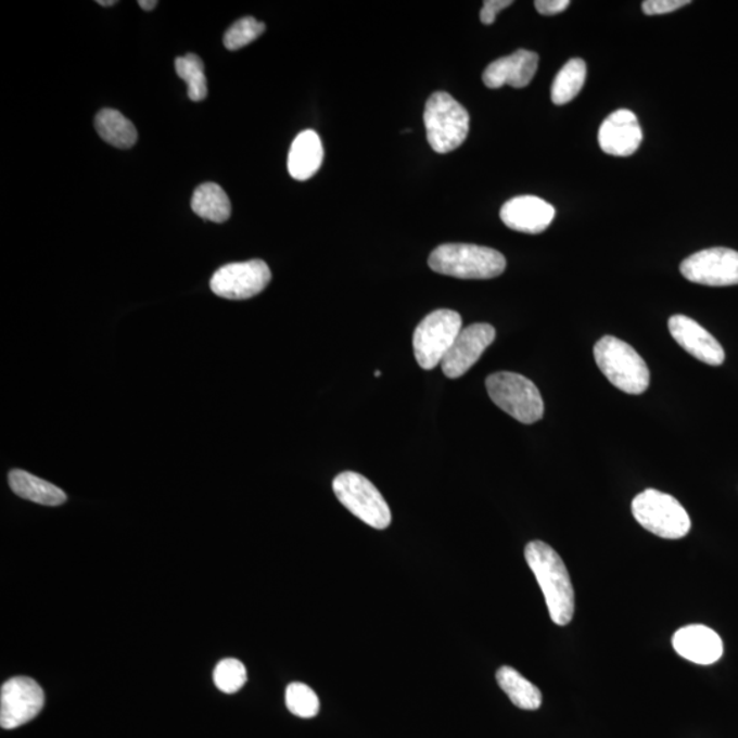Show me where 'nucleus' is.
<instances>
[{
	"mask_svg": "<svg viewBox=\"0 0 738 738\" xmlns=\"http://www.w3.org/2000/svg\"><path fill=\"white\" fill-rule=\"evenodd\" d=\"M525 560L545 595L554 624L568 625L574 614V589L562 558L547 543L535 540L526 545Z\"/></svg>",
	"mask_w": 738,
	"mask_h": 738,
	"instance_id": "obj_1",
	"label": "nucleus"
},
{
	"mask_svg": "<svg viewBox=\"0 0 738 738\" xmlns=\"http://www.w3.org/2000/svg\"><path fill=\"white\" fill-rule=\"evenodd\" d=\"M432 271L458 279H492L504 273L506 258L493 247L472 244H445L431 253Z\"/></svg>",
	"mask_w": 738,
	"mask_h": 738,
	"instance_id": "obj_2",
	"label": "nucleus"
},
{
	"mask_svg": "<svg viewBox=\"0 0 738 738\" xmlns=\"http://www.w3.org/2000/svg\"><path fill=\"white\" fill-rule=\"evenodd\" d=\"M594 356L603 376L621 392L639 395L650 386V369L626 342L606 335L595 345Z\"/></svg>",
	"mask_w": 738,
	"mask_h": 738,
	"instance_id": "obj_3",
	"label": "nucleus"
},
{
	"mask_svg": "<svg viewBox=\"0 0 738 738\" xmlns=\"http://www.w3.org/2000/svg\"><path fill=\"white\" fill-rule=\"evenodd\" d=\"M427 140L437 154H449L467 140L469 114L446 92L432 93L424 110Z\"/></svg>",
	"mask_w": 738,
	"mask_h": 738,
	"instance_id": "obj_4",
	"label": "nucleus"
},
{
	"mask_svg": "<svg viewBox=\"0 0 738 738\" xmlns=\"http://www.w3.org/2000/svg\"><path fill=\"white\" fill-rule=\"evenodd\" d=\"M632 513L642 529L663 539H682L692 525L688 511L676 498L652 488L632 500Z\"/></svg>",
	"mask_w": 738,
	"mask_h": 738,
	"instance_id": "obj_5",
	"label": "nucleus"
},
{
	"mask_svg": "<svg viewBox=\"0 0 738 738\" xmlns=\"http://www.w3.org/2000/svg\"><path fill=\"white\" fill-rule=\"evenodd\" d=\"M486 387L493 403L520 423L534 424L545 415L539 390L519 373H493L487 378Z\"/></svg>",
	"mask_w": 738,
	"mask_h": 738,
	"instance_id": "obj_6",
	"label": "nucleus"
},
{
	"mask_svg": "<svg viewBox=\"0 0 738 738\" xmlns=\"http://www.w3.org/2000/svg\"><path fill=\"white\" fill-rule=\"evenodd\" d=\"M340 502L352 514L376 530L392 524V510L379 489L367 478L356 472H342L332 482Z\"/></svg>",
	"mask_w": 738,
	"mask_h": 738,
	"instance_id": "obj_7",
	"label": "nucleus"
},
{
	"mask_svg": "<svg viewBox=\"0 0 738 738\" xmlns=\"http://www.w3.org/2000/svg\"><path fill=\"white\" fill-rule=\"evenodd\" d=\"M462 330L460 314L437 309L425 316L416 327L413 351L416 360L425 371L440 366Z\"/></svg>",
	"mask_w": 738,
	"mask_h": 738,
	"instance_id": "obj_8",
	"label": "nucleus"
},
{
	"mask_svg": "<svg viewBox=\"0 0 738 738\" xmlns=\"http://www.w3.org/2000/svg\"><path fill=\"white\" fill-rule=\"evenodd\" d=\"M270 282V267L256 258L220 267L211 278L209 287L221 298L247 300L260 294Z\"/></svg>",
	"mask_w": 738,
	"mask_h": 738,
	"instance_id": "obj_9",
	"label": "nucleus"
},
{
	"mask_svg": "<svg viewBox=\"0 0 738 738\" xmlns=\"http://www.w3.org/2000/svg\"><path fill=\"white\" fill-rule=\"evenodd\" d=\"M44 705L40 685L29 677H13L0 689V726L12 730L28 724Z\"/></svg>",
	"mask_w": 738,
	"mask_h": 738,
	"instance_id": "obj_10",
	"label": "nucleus"
},
{
	"mask_svg": "<svg viewBox=\"0 0 738 738\" xmlns=\"http://www.w3.org/2000/svg\"><path fill=\"white\" fill-rule=\"evenodd\" d=\"M679 271L689 282L733 287L738 284V252L729 247H710L685 258Z\"/></svg>",
	"mask_w": 738,
	"mask_h": 738,
	"instance_id": "obj_11",
	"label": "nucleus"
},
{
	"mask_svg": "<svg viewBox=\"0 0 738 738\" xmlns=\"http://www.w3.org/2000/svg\"><path fill=\"white\" fill-rule=\"evenodd\" d=\"M497 331L492 325L476 323L466 327L441 362L442 372L449 379H458L471 369L493 344Z\"/></svg>",
	"mask_w": 738,
	"mask_h": 738,
	"instance_id": "obj_12",
	"label": "nucleus"
},
{
	"mask_svg": "<svg viewBox=\"0 0 738 738\" xmlns=\"http://www.w3.org/2000/svg\"><path fill=\"white\" fill-rule=\"evenodd\" d=\"M669 331L677 344L699 361L713 367L724 364V347L698 321L688 316L674 315L669 319Z\"/></svg>",
	"mask_w": 738,
	"mask_h": 738,
	"instance_id": "obj_13",
	"label": "nucleus"
},
{
	"mask_svg": "<svg viewBox=\"0 0 738 738\" xmlns=\"http://www.w3.org/2000/svg\"><path fill=\"white\" fill-rule=\"evenodd\" d=\"M598 141L602 151L611 156L634 155L642 141L639 119L629 110L615 111L600 126Z\"/></svg>",
	"mask_w": 738,
	"mask_h": 738,
	"instance_id": "obj_14",
	"label": "nucleus"
},
{
	"mask_svg": "<svg viewBox=\"0 0 738 738\" xmlns=\"http://www.w3.org/2000/svg\"><path fill=\"white\" fill-rule=\"evenodd\" d=\"M556 218V208L536 196L509 200L500 209V219L509 229L525 234H540Z\"/></svg>",
	"mask_w": 738,
	"mask_h": 738,
	"instance_id": "obj_15",
	"label": "nucleus"
},
{
	"mask_svg": "<svg viewBox=\"0 0 738 738\" xmlns=\"http://www.w3.org/2000/svg\"><path fill=\"white\" fill-rule=\"evenodd\" d=\"M539 55L532 51L519 50L488 65L483 73V82L492 89L504 86L524 88L530 86L532 78L535 77Z\"/></svg>",
	"mask_w": 738,
	"mask_h": 738,
	"instance_id": "obj_16",
	"label": "nucleus"
},
{
	"mask_svg": "<svg viewBox=\"0 0 738 738\" xmlns=\"http://www.w3.org/2000/svg\"><path fill=\"white\" fill-rule=\"evenodd\" d=\"M673 648L679 657L698 664L718 662L724 642L715 631L704 625H688L673 636Z\"/></svg>",
	"mask_w": 738,
	"mask_h": 738,
	"instance_id": "obj_17",
	"label": "nucleus"
},
{
	"mask_svg": "<svg viewBox=\"0 0 738 738\" xmlns=\"http://www.w3.org/2000/svg\"><path fill=\"white\" fill-rule=\"evenodd\" d=\"M325 160V148L315 130H304L290 147L288 170L297 181H307L319 171Z\"/></svg>",
	"mask_w": 738,
	"mask_h": 738,
	"instance_id": "obj_18",
	"label": "nucleus"
},
{
	"mask_svg": "<svg viewBox=\"0 0 738 738\" xmlns=\"http://www.w3.org/2000/svg\"><path fill=\"white\" fill-rule=\"evenodd\" d=\"M10 488L18 497L28 499L30 502L44 506H60L66 502V494L60 487L46 480L36 478L21 469H14L9 474Z\"/></svg>",
	"mask_w": 738,
	"mask_h": 738,
	"instance_id": "obj_19",
	"label": "nucleus"
},
{
	"mask_svg": "<svg viewBox=\"0 0 738 738\" xmlns=\"http://www.w3.org/2000/svg\"><path fill=\"white\" fill-rule=\"evenodd\" d=\"M497 683L509 696L511 703L521 710L534 711L542 705V692L516 669L502 666L497 672Z\"/></svg>",
	"mask_w": 738,
	"mask_h": 738,
	"instance_id": "obj_20",
	"label": "nucleus"
},
{
	"mask_svg": "<svg viewBox=\"0 0 738 738\" xmlns=\"http://www.w3.org/2000/svg\"><path fill=\"white\" fill-rule=\"evenodd\" d=\"M94 126L102 140L119 150H129L139 139L135 125L117 110L99 111Z\"/></svg>",
	"mask_w": 738,
	"mask_h": 738,
	"instance_id": "obj_21",
	"label": "nucleus"
},
{
	"mask_svg": "<svg viewBox=\"0 0 738 738\" xmlns=\"http://www.w3.org/2000/svg\"><path fill=\"white\" fill-rule=\"evenodd\" d=\"M192 209L200 218L224 224L230 218V199L218 183H203L194 191Z\"/></svg>",
	"mask_w": 738,
	"mask_h": 738,
	"instance_id": "obj_22",
	"label": "nucleus"
},
{
	"mask_svg": "<svg viewBox=\"0 0 738 738\" xmlns=\"http://www.w3.org/2000/svg\"><path fill=\"white\" fill-rule=\"evenodd\" d=\"M587 77V65L583 60L574 58L568 61L557 77L554 78L551 87V100L554 104L562 105L572 102L582 91Z\"/></svg>",
	"mask_w": 738,
	"mask_h": 738,
	"instance_id": "obj_23",
	"label": "nucleus"
},
{
	"mask_svg": "<svg viewBox=\"0 0 738 738\" xmlns=\"http://www.w3.org/2000/svg\"><path fill=\"white\" fill-rule=\"evenodd\" d=\"M176 72L188 86V97L192 102H202L207 98V78L204 63L198 55L188 54L176 60Z\"/></svg>",
	"mask_w": 738,
	"mask_h": 738,
	"instance_id": "obj_24",
	"label": "nucleus"
},
{
	"mask_svg": "<svg viewBox=\"0 0 738 738\" xmlns=\"http://www.w3.org/2000/svg\"><path fill=\"white\" fill-rule=\"evenodd\" d=\"M287 705L290 713L300 718H314L318 715L320 703L313 688L302 683L290 684L287 689Z\"/></svg>",
	"mask_w": 738,
	"mask_h": 738,
	"instance_id": "obj_25",
	"label": "nucleus"
},
{
	"mask_svg": "<svg viewBox=\"0 0 738 738\" xmlns=\"http://www.w3.org/2000/svg\"><path fill=\"white\" fill-rule=\"evenodd\" d=\"M216 688L225 694H236L244 687L247 682V674L244 663L239 659H224L216 664L214 672Z\"/></svg>",
	"mask_w": 738,
	"mask_h": 738,
	"instance_id": "obj_26",
	"label": "nucleus"
},
{
	"mask_svg": "<svg viewBox=\"0 0 738 738\" xmlns=\"http://www.w3.org/2000/svg\"><path fill=\"white\" fill-rule=\"evenodd\" d=\"M266 25L253 17H244L226 31L224 44L230 51L241 50L242 47L253 43L265 34Z\"/></svg>",
	"mask_w": 738,
	"mask_h": 738,
	"instance_id": "obj_27",
	"label": "nucleus"
},
{
	"mask_svg": "<svg viewBox=\"0 0 738 738\" xmlns=\"http://www.w3.org/2000/svg\"><path fill=\"white\" fill-rule=\"evenodd\" d=\"M689 3V0H646L641 9L647 15H661L676 12Z\"/></svg>",
	"mask_w": 738,
	"mask_h": 738,
	"instance_id": "obj_28",
	"label": "nucleus"
},
{
	"mask_svg": "<svg viewBox=\"0 0 738 738\" xmlns=\"http://www.w3.org/2000/svg\"><path fill=\"white\" fill-rule=\"evenodd\" d=\"M513 2L511 0H486L483 3L482 12H480V21L484 25H492L497 18V14L502 12L504 9L511 7Z\"/></svg>",
	"mask_w": 738,
	"mask_h": 738,
	"instance_id": "obj_29",
	"label": "nucleus"
},
{
	"mask_svg": "<svg viewBox=\"0 0 738 738\" xmlns=\"http://www.w3.org/2000/svg\"><path fill=\"white\" fill-rule=\"evenodd\" d=\"M571 7L569 0H536L535 8L542 15H556Z\"/></svg>",
	"mask_w": 738,
	"mask_h": 738,
	"instance_id": "obj_30",
	"label": "nucleus"
},
{
	"mask_svg": "<svg viewBox=\"0 0 738 738\" xmlns=\"http://www.w3.org/2000/svg\"><path fill=\"white\" fill-rule=\"evenodd\" d=\"M139 7L142 10H145V12H151V10H154L157 7V2L156 0H150V2H148V0H140Z\"/></svg>",
	"mask_w": 738,
	"mask_h": 738,
	"instance_id": "obj_31",
	"label": "nucleus"
},
{
	"mask_svg": "<svg viewBox=\"0 0 738 738\" xmlns=\"http://www.w3.org/2000/svg\"><path fill=\"white\" fill-rule=\"evenodd\" d=\"M117 3H118L117 0H109V2H107V0H105V2H104V0H98V4H100V7H103V8L115 7V4H117Z\"/></svg>",
	"mask_w": 738,
	"mask_h": 738,
	"instance_id": "obj_32",
	"label": "nucleus"
},
{
	"mask_svg": "<svg viewBox=\"0 0 738 738\" xmlns=\"http://www.w3.org/2000/svg\"><path fill=\"white\" fill-rule=\"evenodd\" d=\"M382 372L381 371H376V377H381Z\"/></svg>",
	"mask_w": 738,
	"mask_h": 738,
	"instance_id": "obj_33",
	"label": "nucleus"
}]
</instances>
